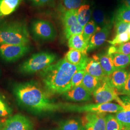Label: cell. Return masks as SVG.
Returning <instances> with one entry per match:
<instances>
[{"instance_id": "cell-1", "label": "cell", "mask_w": 130, "mask_h": 130, "mask_svg": "<svg viewBox=\"0 0 130 130\" xmlns=\"http://www.w3.org/2000/svg\"><path fill=\"white\" fill-rule=\"evenodd\" d=\"M13 92L19 105L34 114L64 110L65 104L56 102L52 94L34 81L17 84Z\"/></svg>"}, {"instance_id": "cell-2", "label": "cell", "mask_w": 130, "mask_h": 130, "mask_svg": "<svg viewBox=\"0 0 130 130\" xmlns=\"http://www.w3.org/2000/svg\"><path fill=\"white\" fill-rule=\"evenodd\" d=\"M85 66L72 65L65 58L61 59L40 72L44 88L52 95L63 94L71 89L72 76Z\"/></svg>"}, {"instance_id": "cell-3", "label": "cell", "mask_w": 130, "mask_h": 130, "mask_svg": "<svg viewBox=\"0 0 130 130\" xmlns=\"http://www.w3.org/2000/svg\"><path fill=\"white\" fill-rule=\"evenodd\" d=\"M29 42V34L25 24L15 21L0 25V44L28 45Z\"/></svg>"}, {"instance_id": "cell-4", "label": "cell", "mask_w": 130, "mask_h": 130, "mask_svg": "<svg viewBox=\"0 0 130 130\" xmlns=\"http://www.w3.org/2000/svg\"><path fill=\"white\" fill-rule=\"evenodd\" d=\"M57 59L56 54L48 52L34 54L20 66L19 71L23 74H31L53 64Z\"/></svg>"}, {"instance_id": "cell-5", "label": "cell", "mask_w": 130, "mask_h": 130, "mask_svg": "<svg viewBox=\"0 0 130 130\" xmlns=\"http://www.w3.org/2000/svg\"><path fill=\"white\" fill-rule=\"evenodd\" d=\"M124 108L119 104L112 103L89 104L84 106H76L65 104L64 110L78 112H93L98 113H116L123 110Z\"/></svg>"}, {"instance_id": "cell-6", "label": "cell", "mask_w": 130, "mask_h": 130, "mask_svg": "<svg viewBox=\"0 0 130 130\" xmlns=\"http://www.w3.org/2000/svg\"><path fill=\"white\" fill-rule=\"evenodd\" d=\"M119 94L118 91L110 84L108 77L103 80L100 85L93 92V98L96 103H106L115 100L119 105L123 107V103L119 97Z\"/></svg>"}, {"instance_id": "cell-7", "label": "cell", "mask_w": 130, "mask_h": 130, "mask_svg": "<svg viewBox=\"0 0 130 130\" xmlns=\"http://www.w3.org/2000/svg\"><path fill=\"white\" fill-rule=\"evenodd\" d=\"M31 32L35 37L44 41H52L56 37V29L50 22L43 20L36 19L31 25Z\"/></svg>"}, {"instance_id": "cell-8", "label": "cell", "mask_w": 130, "mask_h": 130, "mask_svg": "<svg viewBox=\"0 0 130 130\" xmlns=\"http://www.w3.org/2000/svg\"><path fill=\"white\" fill-rule=\"evenodd\" d=\"M29 50L28 45L0 44V56L6 62H12L23 57Z\"/></svg>"}, {"instance_id": "cell-9", "label": "cell", "mask_w": 130, "mask_h": 130, "mask_svg": "<svg viewBox=\"0 0 130 130\" xmlns=\"http://www.w3.org/2000/svg\"><path fill=\"white\" fill-rule=\"evenodd\" d=\"M34 124L28 117L21 114L10 116L5 121L3 130H34Z\"/></svg>"}, {"instance_id": "cell-10", "label": "cell", "mask_w": 130, "mask_h": 130, "mask_svg": "<svg viewBox=\"0 0 130 130\" xmlns=\"http://www.w3.org/2000/svg\"><path fill=\"white\" fill-rule=\"evenodd\" d=\"M106 114L87 112L82 119L86 130H106Z\"/></svg>"}, {"instance_id": "cell-11", "label": "cell", "mask_w": 130, "mask_h": 130, "mask_svg": "<svg viewBox=\"0 0 130 130\" xmlns=\"http://www.w3.org/2000/svg\"><path fill=\"white\" fill-rule=\"evenodd\" d=\"M111 28L112 23H110L98 29L89 41L87 52L91 51L102 46L107 41Z\"/></svg>"}, {"instance_id": "cell-12", "label": "cell", "mask_w": 130, "mask_h": 130, "mask_svg": "<svg viewBox=\"0 0 130 130\" xmlns=\"http://www.w3.org/2000/svg\"><path fill=\"white\" fill-rule=\"evenodd\" d=\"M84 70L101 80H104L108 77L103 70L97 55L93 56L92 58H88Z\"/></svg>"}, {"instance_id": "cell-13", "label": "cell", "mask_w": 130, "mask_h": 130, "mask_svg": "<svg viewBox=\"0 0 130 130\" xmlns=\"http://www.w3.org/2000/svg\"><path fill=\"white\" fill-rule=\"evenodd\" d=\"M63 94L67 99L75 102L87 101L91 99V93L84 88L82 85L71 88Z\"/></svg>"}, {"instance_id": "cell-14", "label": "cell", "mask_w": 130, "mask_h": 130, "mask_svg": "<svg viewBox=\"0 0 130 130\" xmlns=\"http://www.w3.org/2000/svg\"><path fill=\"white\" fill-rule=\"evenodd\" d=\"M128 76V72L124 69H118L108 76L112 86L116 89L118 93L123 88Z\"/></svg>"}, {"instance_id": "cell-15", "label": "cell", "mask_w": 130, "mask_h": 130, "mask_svg": "<svg viewBox=\"0 0 130 130\" xmlns=\"http://www.w3.org/2000/svg\"><path fill=\"white\" fill-rule=\"evenodd\" d=\"M65 58L70 64L74 65L86 66L88 59L87 54L73 49H70L67 53Z\"/></svg>"}, {"instance_id": "cell-16", "label": "cell", "mask_w": 130, "mask_h": 130, "mask_svg": "<svg viewBox=\"0 0 130 130\" xmlns=\"http://www.w3.org/2000/svg\"><path fill=\"white\" fill-rule=\"evenodd\" d=\"M22 0H0V18L8 16L18 9Z\"/></svg>"}, {"instance_id": "cell-17", "label": "cell", "mask_w": 130, "mask_h": 130, "mask_svg": "<svg viewBox=\"0 0 130 130\" xmlns=\"http://www.w3.org/2000/svg\"><path fill=\"white\" fill-rule=\"evenodd\" d=\"M68 40V45L70 49L77 50L87 54L89 42L84 39L83 34L72 36Z\"/></svg>"}, {"instance_id": "cell-18", "label": "cell", "mask_w": 130, "mask_h": 130, "mask_svg": "<svg viewBox=\"0 0 130 130\" xmlns=\"http://www.w3.org/2000/svg\"><path fill=\"white\" fill-rule=\"evenodd\" d=\"M98 57L103 70L107 76H109L116 70L110 55L107 53H102L98 55Z\"/></svg>"}, {"instance_id": "cell-19", "label": "cell", "mask_w": 130, "mask_h": 130, "mask_svg": "<svg viewBox=\"0 0 130 130\" xmlns=\"http://www.w3.org/2000/svg\"><path fill=\"white\" fill-rule=\"evenodd\" d=\"M61 20L64 29L78 23L77 9L62 10Z\"/></svg>"}, {"instance_id": "cell-20", "label": "cell", "mask_w": 130, "mask_h": 130, "mask_svg": "<svg viewBox=\"0 0 130 130\" xmlns=\"http://www.w3.org/2000/svg\"><path fill=\"white\" fill-rule=\"evenodd\" d=\"M102 81L85 72L82 83V85L90 93H93L100 85Z\"/></svg>"}, {"instance_id": "cell-21", "label": "cell", "mask_w": 130, "mask_h": 130, "mask_svg": "<svg viewBox=\"0 0 130 130\" xmlns=\"http://www.w3.org/2000/svg\"><path fill=\"white\" fill-rule=\"evenodd\" d=\"M91 15L92 10L89 5H82L77 9L78 23L84 27L90 21Z\"/></svg>"}, {"instance_id": "cell-22", "label": "cell", "mask_w": 130, "mask_h": 130, "mask_svg": "<svg viewBox=\"0 0 130 130\" xmlns=\"http://www.w3.org/2000/svg\"><path fill=\"white\" fill-rule=\"evenodd\" d=\"M111 56L116 69H123L130 64V55H125L119 53L109 55Z\"/></svg>"}, {"instance_id": "cell-23", "label": "cell", "mask_w": 130, "mask_h": 130, "mask_svg": "<svg viewBox=\"0 0 130 130\" xmlns=\"http://www.w3.org/2000/svg\"><path fill=\"white\" fill-rule=\"evenodd\" d=\"M124 109L115 113V116L124 128L130 127V104H126L123 107Z\"/></svg>"}, {"instance_id": "cell-24", "label": "cell", "mask_w": 130, "mask_h": 130, "mask_svg": "<svg viewBox=\"0 0 130 130\" xmlns=\"http://www.w3.org/2000/svg\"><path fill=\"white\" fill-rule=\"evenodd\" d=\"M83 127L82 121L76 119L61 121L59 123V130H79Z\"/></svg>"}, {"instance_id": "cell-25", "label": "cell", "mask_w": 130, "mask_h": 130, "mask_svg": "<svg viewBox=\"0 0 130 130\" xmlns=\"http://www.w3.org/2000/svg\"><path fill=\"white\" fill-rule=\"evenodd\" d=\"M92 17L93 20L99 27H102V28L104 26L110 23L107 18V15L101 9L94 10L92 13Z\"/></svg>"}, {"instance_id": "cell-26", "label": "cell", "mask_w": 130, "mask_h": 130, "mask_svg": "<svg viewBox=\"0 0 130 130\" xmlns=\"http://www.w3.org/2000/svg\"><path fill=\"white\" fill-rule=\"evenodd\" d=\"M100 28H101L98 26L93 20H90L84 27V31L82 34L84 39L86 42H89L93 35Z\"/></svg>"}, {"instance_id": "cell-27", "label": "cell", "mask_w": 130, "mask_h": 130, "mask_svg": "<svg viewBox=\"0 0 130 130\" xmlns=\"http://www.w3.org/2000/svg\"><path fill=\"white\" fill-rule=\"evenodd\" d=\"M115 20L130 23V8L121 5L118 8L115 15Z\"/></svg>"}, {"instance_id": "cell-28", "label": "cell", "mask_w": 130, "mask_h": 130, "mask_svg": "<svg viewBox=\"0 0 130 130\" xmlns=\"http://www.w3.org/2000/svg\"><path fill=\"white\" fill-rule=\"evenodd\" d=\"M123 128L122 124L114 115H106V130H122Z\"/></svg>"}, {"instance_id": "cell-29", "label": "cell", "mask_w": 130, "mask_h": 130, "mask_svg": "<svg viewBox=\"0 0 130 130\" xmlns=\"http://www.w3.org/2000/svg\"><path fill=\"white\" fill-rule=\"evenodd\" d=\"M13 113V109L4 96L0 93V118H9Z\"/></svg>"}, {"instance_id": "cell-30", "label": "cell", "mask_w": 130, "mask_h": 130, "mask_svg": "<svg viewBox=\"0 0 130 130\" xmlns=\"http://www.w3.org/2000/svg\"><path fill=\"white\" fill-rule=\"evenodd\" d=\"M84 27L78 23L70 27L64 29L65 37L66 39H69L72 36L82 34L84 31Z\"/></svg>"}, {"instance_id": "cell-31", "label": "cell", "mask_w": 130, "mask_h": 130, "mask_svg": "<svg viewBox=\"0 0 130 130\" xmlns=\"http://www.w3.org/2000/svg\"><path fill=\"white\" fill-rule=\"evenodd\" d=\"M85 0H62V10L78 9L84 4Z\"/></svg>"}, {"instance_id": "cell-32", "label": "cell", "mask_w": 130, "mask_h": 130, "mask_svg": "<svg viewBox=\"0 0 130 130\" xmlns=\"http://www.w3.org/2000/svg\"><path fill=\"white\" fill-rule=\"evenodd\" d=\"M85 73L84 70H80L76 72L72 76L71 80V88L82 85L84 76Z\"/></svg>"}, {"instance_id": "cell-33", "label": "cell", "mask_w": 130, "mask_h": 130, "mask_svg": "<svg viewBox=\"0 0 130 130\" xmlns=\"http://www.w3.org/2000/svg\"><path fill=\"white\" fill-rule=\"evenodd\" d=\"M130 40V38L127 32L118 34L115 36L114 38L111 41H108V42L112 45H120L122 43L128 42Z\"/></svg>"}, {"instance_id": "cell-34", "label": "cell", "mask_w": 130, "mask_h": 130, "mask_svg": "<svg viewBox=\"0 0 130 130\" xmlns=\"http://www.w3.org/2000/svg\"><path fill=\"white\" fill-rule=\"evenodd\" d=\"M130 23H126L121 21L115 20L114 29L116 35L126 32L130 26Z\"/></svg>"}, {"instance_id": "cell-35", "label": "cell", "mask_w": 130, "mask_h": 130, "mask_svg": "<svg viewBox=\"0 0 130 130\" xmlns=\"http://www.w3.org/2000/svg\"><path fill=\"white\" fill-rule=\"evenodd\" d=\"M116 46V53H119L125 55H130V40L128 42L120 44Z\"/></svg>"}, {"instance_id": "cell-36", "label": "cell", "mask_w": 130, "mask_h": 130, "mask_svg": "<svg viewBox=\"0 0 130 130\" xmlns=\"http://www.w3.org/2000/svg\"><path fill=\"white\" fill-rule=\"evenodd\" d=\"M119 93L125 95L130 98V71L128 73V78L124 86L119 92Z\"/></svg>"}, {"instance_id": "cell-37", "label": "cell", "mask_w": 130, "mask_h": 130, "mask_svg": "<svg viewBox=\"0 0 130 130\" xmlns=\"http://www.w3.org/2000/svg\"><path fill=\"white\" fill-rule=\"evenodd\" d=\"M33 4L37 6H44L50 4L53 0H30Z\"/></svg>"}, {"instance_id": "cell-38", "label": "cell", "mask_w": 130, "mask_h": 130, "mask_svg": "<svg viewBox=\"0 0 130 130\" xmlns=\"http://www.w3.org/2000/svg\"><path fill=\"white\" fill-rule=\"evenodd\" d=\"M122 5H124L130 8V0H121Z\"/></svg>"}, {"instance_id": "cell-39", "label": "cell", "mask_w": 130, "mask_h": 130, "mask_svg": "<svg viewBox=\"0 0 130 130\" xmlns=\"http://www.w3.org/2000/svg\"><path fill=\"white\" fill-rule=\"evenodd\" d=\"M127 32L128 33V35H129V38H130V24L129 28H128L127 30Z\"/></svg>"}, {"instance_id": "cell-40", "label": "cell", "mask_w": 130, "mask_h": 130, "mask_svg": "<svg viewBox=\"0 0 130 130\" xmlns=\"http://www.w3.org/2000/svg\"><path fill=\"white\" fill-rule=\"evenodd\" d=\"M3 126H4V124H3L1 122V121H0V130H3Z\"/></svg>"}, {"instance_id": "cell-41", "label": "cell", "mask_w": 130, "mask_h": 130, "mask_svg": "<svg viewBox=\"0 0 130 130\" xmlns=\"http://www.w3.org/2000/svg\"><path fill=\"white\" fill-rule=\"evenodd\" d=\"M59 130L58 128H55V129H50V130Z\"/></svg>"}, {"instance_id": "cell-42", "label": "cell", "mask_w": 130, "mask_h": 130, "mask_svg": "<svg viewBox=\"0 0 130 130\" xmlns=\"http://www.w3.org/2000/svg\"><path fill=\"white\" fill-rule=\"evenodd\" d=\"M85 130V129H84V127H82V129H80V130Z\"/></svg>"}, {"instance_id": "cell-43", "label": "cell", "mask_w": 130, "mask_h": 130, "mask_svg": "<svg viewBox=\"0 0 130 130\" xmlns=\"http://www.w3.org/2000/svg\"><path fill=\"white\" fill-rule=\"evenodd\" d=\"M127 130H130V127H128V128H125Z\"/></svg>"}, {"instance_id": "cell-44", "label": "cell", "mask_w": 130, "mask_h": 130, "mask_svg": "<svg viewBox=\"0 0 130 130\" xmlns=\"http://www.w3.org/2000/svg\"><path fill=\"white\" fill-rule=\"evenodd\" d=\"M122 130H127V129H125V128H123V129H122Z\"/></svg>"}]
</instances>
